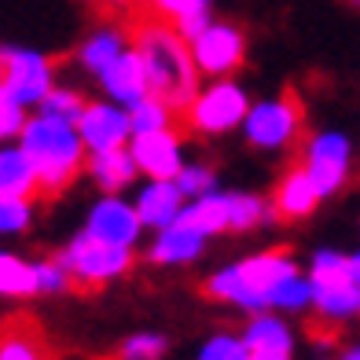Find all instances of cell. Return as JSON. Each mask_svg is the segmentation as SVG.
<instances>
[{"label": "cell", "instance_id": "1", "mask_svg": "<svg viewBox=\"0 0 360 360\" xmlns=\"http://www.w3.org/2000/svg\"><path fill=\"white\" fill-rule=\"evenodd\" d=\"M129 37H133L136 56L143 59L151 96H158L173 114H188V107L195 103V96L202 89L199 81L202 74H199V63H195L191 41L151 11H140L129 22Z\"/></svg>", "mask_w": 360, "mask_h": 360}, {"label": "cell", "instance_id": "2", "mask_svg": "<svg viewBox=\"0 0 360 360\" xmlns=\"http://www.w3.org/2000/svg\"><path fill=\"white\" fill-rule=\"evenodd\" d=\"M19 147L30 155V162H34V169H37L41 199L63 195L74 184V176L85 169V140H81L77 125L48 118L41 110L26 122Z\"/></svg>", "mask_w": 360, "mask_h": 360}, {"label": "cell", "instance_id": "3", "mask_svg": "<svg viewBox=\"0 0 360 360\" xmlns=\"http://www.w3.org/2000/svg\"><path fill=\"white\" fill-rule=\"evenodd\" d=\"M298 276L294 269V257L287 247H276L265 254H254L239 265H228L224 272H217L214 280H206V294L217 302H232L243 309H272V290L280 287L283 280Z\"/></svg>", "mask_w": 360, "mask_h": 360}, {"label": "cell", "instance_id": "4", "mask_svg": "<svg viewBox=\"0 0 360 360\" xmlns=\"http://www.w3.org/2000/svg\"><path fill=\"white\" fill-rule=\"evenodd\" d=\"M63 269L70 272V287L89 294L100 290L114 276H125L133 265V247H118V243H107L92 232H81L67 250L59 254Z\"/></svg>", "mask_w": 360, "mask_h": 360}, {"label": "cell", "instance_id": "5", "mask_svg": "<svg viewBox=\"0 0 360 360\" xmlns=\"http://www.w3.org/2000/svg\"><path fill=\"white\" fill-rule=\"evenodd\" d=\"M309 283H313V305L323 320H349L360 316V283L353 280V265L346 254L338 250H320L309 269Z\"/></svg>", "mask_w": 360, "mask_h": 360}, {"label": "cell", "instance_id": "6", "mask_svg": "<svg viewBox=\"0 0 360 360\" xmlns=\"http://www.w3.org/2000/svg\"><path fill=\"white\" fill-rule=\"evenodd\" d=\"M247 114H250V96L243 92V85L232 77H217L199 89L195 103L184 114V122L202 136H217V133H228V129L243 125Z\"/></svg>", "mask_w": 360, "mask_h": 360}, {"label": "cell", "instance_id": "7", "mask_svg": "<svg viewBox=\"0 0 360 360\" xmlns=\"http://www.w3.org/2000/svg\"><path fill=\"white\" fill-rule=\"evenodd\" d=\"M0 63H4V89L22 107H41L56 89V67L44 52L34 48L0 44Z\"/></svg>", "mask_w": 360, "mask_h": 360}, {"label": "cell", "instance_id": "8", "mask_svg": "<svg viewBox=\"0 0 360 360\" xmlns=\"http://www.w3.org/2000/svg\"><path fill=\"white\" fill-rule=\"evenodd\" d=\"M243 133L254 147H265V151H276V147H287L290 140L302 136V103L294 92H283L276 100H261L250 107L247 122H243Z\"/></svg>", "mask_w": 360, "mask_h": 360}, {"label": "cell", "instance_id": "9", "mask_svg": "<svg viewBox=\"0 0 360 360\" xmlns=\"http://www.w3.org/2000/svg\"><path fill=\"white\" fill-rule=\"evenodd\" d=\"M191 52H195V63H199L202 77H210V81L232 77L243 67V59H247V34L228 19H214L191 41Z\"/></svg>", "mask_w": 360, "mask_h": 360}, {"label": "cell", "instance_id": "10", "mask_svg": "<svg viewBox=\"0 0 360 360\" xmlns=\"http://www.w3.org/2000/svg\"><path fill=\"white\" fill-rule=\"evenodd\" d=\"M302 166L309 169L313 184L320 195H331L342 188V180L349 173V140L342 133H320L309 140L305 147V162Z\"/></svg>", "mask_w": 360, "mask_h": 360}, {"label": "cell", "instance_id": "11", "mask_svg": "<svg viewBox=\"0 0 360 360\" xmlns=\"http://www.w3.org/2000/svg\"><path fill=\"white\" fill-rule=\"evenodd\" d=\"M77 133L92 155L118 151L125 140H133V122H129V110L118 103H89L85 118L77 122Z\"/></svg>", "mask_w": 360, "mask_h": 360}, {"label": "cell", "instance_id": "12", "mask_svg": "<svg viewBox=\"0 0 360 360\" xmlns=\"http://www.w3.org/2000/svg\"><path fill=\"white\" fill-rule=\"evenodd\" d=\"M129 151H133L140 173H147L151 180H176L184 169L180 166V133L173 125L155 129V133H136Z\"/></svg>", "mask_w": 360, "mask_h": 360}, {"label": "cell", "instance_id": "13", "mask_svg": "<svg viewBox=\"0 0 360 360\" xmlns=\"http://www.w3.org/2000/svg\"><path fill=\"white\" fill-rule=\"evenodd\" d=\"M0 360H56V353L34 316L11 313L0 320Z\"/></svg>", "mask_w": 360, "mask_h": 360}, {"label": "cell", "instance_id": "14", "mask_svg": "<svg viewBox=\"0 0 360 360\" xmlns=\"http://www.w3.org/2000/svg\"><path fill=\"white\" fill-rule=\"evenodd\" d=\"M96 81H100L103 92L110 96V103H118V107H125V110L151 96V81H147L143 59L136 56V48H129L118 63H110V67L96 77Z\"/></svg>", "mask_w": 360, "mask_h": 360}, {"label": "cell", "instance_id": "15", "mask_svg": "<svg viewBox=\"0 0 360 360\" xmlns=\"http://www.w3.org/2000/svg\"><path fill=\"white\" fill-rule=\"evenodd\" d=\"M320 199H323V195L316 191V184H313V176H309V169L294 162V166L280 176V184H276L272 210H276V214H280L283 221H302V217L313 214Z\"/></svg>", "mask_w": 360, "mask_h": 360}, {"label": "cell", "instance_id": "16", "mask_svg": "<svg viewBox=\"0 0 360 360\" xmlns=\"http://www.w3.org/2000/svg\"><path fill=\"white\" fill-rule=\"evenodd\" d=\"M129 48H133V37H129V26L118 22H107V26H96L92 34L81 41L77 48V63L85 67L92 77H100L110 63H118Z\"/></svg>", "mask_w": 360, "mask_h": 360}, {"label": "cell", "instance_id": "17", "mask_svg": "<svg viewBox=\"0 0 360 360\" xmlns=\"http://www.w3.org/2000/svg\"><path fill=\"white\" fill-rule=\"evenodd\" d=\"M140 228H143V221L136 214V206H125L122 199H103V202L92 206V217H89L85 232L100 236L107 243H118V247H133Z\"/></svg>", "mask_w": 360, "mask_h": 360}, {"label": "cell", "instance_id": "18", "mask_svg": "<svg viewBox=\"0 0 360 360\" xmlns=\"http://www.w3.org/2000/svg\"><path fill=\"white\" fill-rule=\"evenodd\" d=\"M136 214L143 224L151 228H173L184 214V191H180L173 180H151V188L140 191V202H136Z\"/></svg>", "mask_w": 360, "mask_h": 360}, {"label": "cell", "instance_id": "19", "mask_svg": "<svg viewBox=\"0 0 360 360\" xmlns=\"http://www.w3.org/2000/svg\"><path fill=\"white\" fill-rule=\"evenodd\" d=\"M147 11L176 26L188 41H195L214 22V0H147Z\"/></svg>", "mask_w": 360, "mask_h": 360}, {"label": "cell", "instance_id": "20", "mask_svg": "<svg viewBox=\"0 0 360 360\" xmlns=\"http://www.w3.org/2000/svg\"><path fill=\"white\" fill-rule=\"evenodd\" d=\"M41 195L37 169L22 147H0V199H30Z\"/></svg>", "mask_w": 360, "mask_h": 360}, {"label": "cell", "instance_id": "21", "mask_svg": "<svg viewBox=\"0 0 360 360\" xmlns=\"http://www.w3.org/2000/svg\"><path fill=\"white\" fill-rule=\"evenodd\" d=\"M180 224L195 228L202 236H217V232H232V195H217L210 191L202 199H195L191 206H184Z\"/></svg>", "mask_w": 360, "mask_h": 360}, {"label": "cell", "instance_id": "22", "mask_svg": "<svg viewBox=\"0 0 360 360\" xmlns=\"http://www.w3.org/2000/svg\"><path fill=\"white\" fill-rule=\"evenodd\" d=\"M202 243H206L202 232H195V228L176 221L173 228H166L158 236V243L151 247V261H158V265H184V261L202 254Z\"/></svg>", "mask_w": 360, "mask_h": 360}, {"label": "cell", "instance_id": "23", "mask_svg": "<svg viewBox=\"0 0 360 360\" xmlns=\"http://www.w3.org/2000/svg\"><path fill=\"white\" fill-rule=\"evenodd\" d=\"M89 173L100 180V188L122 191L125 184H133V176L140 173V166H136V158H133V151H129V147H118V151H100V155H92Z\"/></svg>", "mask_w": 360, "mask_h": 360}, {"label": "cell", "instance_id": "24", "mask_svg": "<svg viewBox=\"0 0 360 360\" xmlns=\"http://www.w3.org/2000/svg\"><path fill=\"white\" fill-rule=\"evenodd\" d=\"M243 342H247L250 353H290V346H294L287 323L280 316H269V313H261V316L250 320Z\"/></svg>", "mask_w": 360, "mask_h": 360}, {"label": "cell", "instance_id": "25", "mask_svg": "<svg viewBox=\"0 0 360 360\" xmlns=\"http://www.w3.org/2000/svg\"><path fill=\"white\" fill-rule=\"evenodd\" d=\"M0 294L4 298H30L37 290V265L0 250Z\"/></svg>", "mask_w": 360, "mask_h": 360}, {"label": "cell", "instance_id": "26", "mask_svg": "<svg viewBox=\"0 0 360 360\" xmlns=\"http://www.w3.org/2000/svg\"><path fill=\"white\" fill-rule=\"evenodd\" d=\"M176 114L158 100V96H147V100L129 107V122H133V136L136 133H155V129H169Z\"/></svg>", "mask_w": 360, "mask_h": 360}, {"label": "cell", "instance_id": "27", "mask_svg": "<svg viewBox=\"0 0 360 360\" xmlns=\"http://www.w3.org/2000/svg\"><path fill=\"white\" fill-rule=\"evenodd\" d=\"M37 110L48 114V118H59V122L77 125L81 118H85V110H89V100L81 92H74V89H52V96H48Z\"/></svg>", "mask_w": 360, "mask_h": 360}, {"label": "cell", "instance_id": "28", "mask_svg": "<svg viewBox=\"0 0 360 360\" xmlns=\"http://www.w3.org/2000/svg\"><path fill=\"white\" fill-rule=\"evenodd\" d=\"M276 309H305L313 305V283H309V276L302 280V276H290V280H283L280 287L272 290V302Z\"/></svg>", "mask_w": 360, "mask_h": 360}, {"label": "cell", "instance_id": "29", "mask_svg": "<svg viewBox=\"0 0 360 360\" xmlns=\"http://www.w3.org/2000/svg\"><path fill=\"white\" fill-rule=\"evenodd\" d=\"M269 217L265 199L257 195H232V232H247V228L261 224Z\"/></svg>", "mask_w": 360, "mask_h": 360}, {"label": "cell", "instance_id": "30", "mask_svg": "<svg viewBox=\"0 0 360 360\" xmlns=\"http://www.w3.org/2000/svg\"><path fill=\"white\" fill-rule=\"evenodd\" d=\"M26 107L15 100L8 89H0V140H11V136H22L26 129Z\"/></svg>", "mask_w": 360, "mask_h": 360}, {"label": "cell", "instance_id": "31", "mask_svg": "<svg viewBox=\"0 0 360 360\" xmlns=\"http://www.w3.org/2000/svg\"><path fill=\"white\" fill-rule=\"evenodd\" d=\"M199 360H250V349H247V342L236 338V335H214L202 346Z\"/></svg>", "mask_w": 360, "mask_h": 360}, {"label": "cell", "instance_id": "32", "mask_svg": "<svg viewBox=\"0 0 360 360\" xmlns=\"http://www.w3.org/2000/svg\"><path fill=\"white\" fill-rule=\"evenodd\" d=\"M67 287H70V272L63 269L59 254L37 261V290L41 294H59V290H67Z\"/></svg>", "mask_w": 360, "mask_h": 360}, {"label": "cell", "instance_id": "33", "mask_svg": "<svg viewBox=\"0 0 360 360\" xmlns=\"http://www.w3.org/2000/svg\"><path fill=\"white\" fill-rule=\"evenodd\" d=\"M162 353H166L162 335H133L122 342V360H158Z\"/></svg>", "mask_w": 360, "mask_h": 360}, {"label": "cell", "instance_id": "34", "mask_svg": "<svg viewBox=\"0 0 360 360\" xmlns=\"http://www.w3.org/2000/svg\"><path fill=\"white\" fill-rule=\"evenodd\" d=\"M34 217L30 210V199H0V232L11 236V232H22Z\"/></svg>", "mask_w": 360, "mask_h": 360}, {"label": "cell", "instance_id": "35", "mask_svg": "<svg viewBox=\"0 0 360 360\" xmlns=\"http://www.w3.org/2000/svg\"><path fill=\"white\" fill-rule=\"evenodd\" d=\"M173 184L184 191V195H195V199H202V195L214 191V169H206V166H184Z\"/></svg>", "mask_w": 360, "mask_h": 360}, {"label": "cell", "instance_id": "36", "mask_svg": "<svg viewBox=\"0 0 360 360\" xmlns=\"http://www.w3.org/2000/svg\"><path fill=\"white\" fill-rule=\"evenodd\" d=\"M96 4H100L103 11H110V15H133L140 0H96Z\"/></svg>", "mask_w": 360, "mask_h": 360}, {"label": "cell", "instance_id": "37", "mask_svg": "<svg viewBox=\"0 0 360 360\" xmlns=\"http://www.w3.org/2000/svg\"><path fill=\"white\" fill-rule=\"evenodd\" d=\"M250 360H290V353H250Z\"/></svg>", "mask_w": 360, "mask_h": 360}, {"label": "cell", "instance_id": "38", "mask_svg": "<svg viewBox=\"0 0 360 360\" xmlns=\"http://www.w3.org/2000/svg\"><path fill=\"white\" fill-rule=\"evenodd\" d=\"M349 265H353V280L360 283V254H353V257H349Z\"/></svg>", "mask_w": 360, "mask_h": 360}, {"label": "cell", "instance_id": "39", "mask_svg": "<svg viewBox=\"0 0 360 360\" xmlns=\"http://www.w3.org/2000/svg\"><path fill=\"white\" fill-rule=\"evenodd\" d=\"M342 360H360V346H349L346 353H342Z\"/></svg>", "mask_w": 360, "mask_h": 360}, {"label": "cell", "instance_id": "40", "mask_svg": "<svg viewBox=\"0 0 360 360\" xmlns=\"http://www.w3.org/2000/svg\"><path fill=\"white\" fill-rule=\"evenodd\" d=\"M0 89H4V63H0Z\"/></svg>", "mask_w": 360, "mask_h": 360}, {"label": "cell", "instance_id": "41", "mask_svg": "<svg viewBox=\"0 0 360 360\" xmlns=\"http://www.w3.org/2000/svg\"><path fill=\"white\" fill-rule=\"evenodd\" d=\"M353 4H360V0H353Z\"/></svg>", "mask_w": 360, "mask_h": 360}]
</instances>
